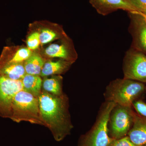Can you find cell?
I'll return each instance as SVG.
<instances>
[{
  "mask_svg": "<svg viewBox=\"0 0 146 146\" xmlns=\"http://www.w3.org/2000/svg\"><path fill=\"white\" fill-rule=\"evenodd\" d=\"M38 100L43 125L50 130L55 141H62L71 133L73 127L68 98L64 95L54 96L43 90Z\"/></svg>",
  "mask_w": 146,
  "mask_h": 146,
  "instance_id": "obj_1",
  "label": "cell"
},
{
  "mask_svg": "<svg viewBox=\"0 0 146 146\" xmlns=\"http://www.w3.org/2000/svg\"><path fill=\"white\" fill-rule=\"evenodd\" d=\"M145 90V86L143 82L118 78L111 82L107 86L105 96L107 102L122 106H131Z\"/></svg>",
  "mask_w": 146,
  "mask_h": 146,
  "instance_id": "obj_2",
  "label": "cell"
},
{
  "mask_svg": "<svg viewBox=\"0 0 146 146\" xmlns=\"http://www.w3.org/2000/svg\"><path fill=\"white\" fill-rule=\"evenodd\" d=\"M10 119L16 123L25 121L43 125L38 98L23 90L18 92L13 99Z\"/></svg>",
  "mask_w": 146,
  "mask_h": 146,
  "instance_id": "obj_3",
  "label": "cell"
},
{
  "mask_svg": "<svg viewBox=\"0 0 146 146\" xmlns=\"http://www.w3.org/2000/svg\"><path fill=\"white\" fill-rule=\"evenodd\" d=\"M115 103L107 102L103 108L98 121L91 133L85 139V146H110L115 139L110 137L108 123Z\"/></svg>",
  "mask_w": 146,
  "mask_h": 146,
  "instance_id": "obj_4",
  "label": "cell"
},
{
  "mask_svg": "<svg viewBox=\"0 0 146 146\" xmlns=\"http://www.w3.org/2000/svg\"><path fill=\"white\" fill-rule=\"evenodd\" d=\"M135 113L131 106H115L110 114L108 123L111 138L117 140L126 136L133 125Z\"/></svg>",
  "mask_w": 146,
  "mask_h": 146,
  "instance_id": "obj_5",
  "label": "cell"
},
{
  "mask_svg": "<svg viewBox=\"0 0 146 146\" xmlns=\"http://www.w3.org/2000/svg\"><path fill=\"white\" fill-rule=\"evenodd\" d=\"M124 78L146 82V54L131 47L123 60Z\"/></svg>",
  "mask_w": 146,
  "mask_h": 146,
  "instance_id": "obj_6",
  "label": "cell"
},
{
  "mask_svg": "<svg viewBox=\"0 0 146 146\" xmlns=\"http://www.w3.org/2000/svg\"><path fill=\"white\" fill-rule=\"evenodd\" d=\"M22 90L21 80H13L0 75V117L10 119L13 99Z\"/></svg>",
  "mask_w": 146,
  "mask_h": 146,
  "instance_id": "obj_7",
  "label": "cell"
},
{
  "mask_svg": "<svg viewBox=\"0 0 146 146\" xmlns=\"http://www.w3.org/2000/svg\"><path fill=\"white\" fill-rule=\"evenodd\" d=\"M129 31L132 36L131 47L146 54V21L138 11L128 12Z\"/></svg>",
  "mask_w": 146,
  "mask_h": 146,
  "instance_id": "obj_8",
  "label": "cell"
},
{
  "mask_svg": "<svg viewBox=\"0 0 146 146\" xmlns=\"http://www.w3.org/2000/svg\"><path fill=\"white\" fill-rule=\"evenodd\" d=\"M89 1L97 12L103 16L119 10L127 12L137 11L127 0H89Z\"/></svg>",
  "mask_w": 146,
  "mask_h": 146,
  "instance_id": "obj_9",
  "label": "cell"
},
{
  "mask_svg": "<svg viewBox=\"0 0 146 146\" xmlns=\"http://www.w3.org/2000/svg\"><path fill=\"white\" fill-rule=\"evenodd\" d=\"M127 135L133 144L146 146V118L135 113L133 125Z\"/></svg>",
  "mask_w": 146,
  "mask_h": 146,
  "instance_id": "obj_10",
  "label": "cell"
},
{
  "mask_svg": "<svg viewBox=\"0 0 146 146\" xmlns=\"http://www.w3.org/2000/svg\"><path fill=\"white\" fill-rule=\"evenodd\" d=\"M32 54L31 50L28 48L5 47L0 56V63H24Z\"/></svg>",
  "mask_w": 146,
  "mask_h": 146,
  "instance_id": "obj_11",
  "label": "cell"
},
{
  "mask_svg": "<svg viewBox=\"0 0 146 146\" xmlns=\"http://www.w3.org/2000/svg\"><path fill=\"white\" fill-rule=\"evenodd\" d=\"M45 53L48 57L59 58L72 62L74 61L76 56L72 45L68 42L60 45L52 44L47 47Z\"/></svg>",
  "mask_w": 146,
  "mask_h": 146,
  "instance_id": "obj_12",
  "label": "cell"
},
{
  "mask_svg": "<svg viewBox=\"0 0 146 146\" xmlns=\"http://www.w3.org/2000/svg\"><path fill=\"white\" fill-rule=\"evenodd\" d=\"M24 63H0V75L7 78L21 80L25 75Z\"/></svg>",
  "mask_w": 146,
  "mask_h": 146,
  "instance_id": "obj_13",
  "label": "cell"
},
{
  "mask_svg": "<svg viewBox=\"0 0 146 146\" xmlns=\"http://www.w3.org/2000/svg\"><path fill=\"white\" fill-rule=\"evenodd\" d=\"M23 90L38 98L42 93V80L38 75L26 74L22 79Z\"/></svg>",
  "mask_w": 146,
  "mask_h": 146,
  "instance_id": "obj_14",
  "label": "cell"
},
{
  "mask_svg": "<svg viewBox=\"0 0 146 146\" xmlns=\"http://www.w3.org/2000/svg\"><path fill=\"white\" fill-rule=\"evenodd\" d=\"M73 62L65 60L48 61L44 64L40 75L46 77L61 74L67 70Z\"/></svg>",
  "mask_w": 146,
  "mask_h": 146,
  "instance_id": "obj_15",
  "label": "cell"
},
{
  "mask_svg": "<svg viewBox=\"0 0 146 146\" xmlns=\"http://www.w3.org/2000/svg\"><path fill=\"white\" fill-rule=\"evenodd\" d=\"M44 63V60L40 55L32 54L31 56L24 62L26 73L28 74L40 75Z\"/></svg>",
  "mask_w": 146,
  "mask_h": 146,
  "instance_id": "obj_16",
  "label": "cell"
},
{
  "mask_svg": "<svg viewBox=\"0 0 146 146\" xmlns=\"http://www.w3.org/2000/svg\"><path fill=\"white\" fill-rule=\"evenodd\" d=\"M61 79V77L59 76L45 78L42 81L43 91L54 96H62L63 94Z\"/></svg>",
  "mask_w": 146,
  "mask_h": 146,
  "instance_id": "obj_17",
  "label": "cell"
},
{
  "mask_svg": "<svg viewBox=\"0 0 146 146\" xmlns=\"http://www.w3.org/2000/svg\"><path fill=\"white\" fill-rule=\"evenodd\" d=\"M59 36L60 35H58L56 33L51 30L44 29L39 33L40 43L42 44H44L50 43L57 39Z\"/></svg>",
  "mask_w": 146,
  "mask_h": 146,
  "instance_id": "obj_18",
  "label": "cell"
},
{
  "mask_svg": "<svg viewBox=\"0 0 146 146\" xmlns=\"http://www.w3.org/2000/svg\"><path fill=\"white\" fill-rule=\"evenodd\" d=\"M28 48L31 50H35L39 47L40 43L39 33L35 32L28 37L27 41Z\"/></svg>",
  "mask_w": 146,
  "mask_h": 146,
  "instance_id": "obj_19",
  "label": "cell"
},
{
  "mask_svg": "<svg viewBox=\"0 0 146 146\" xmlns=\"http://www.w3.org/2000/svg\"><path fill=\"white\" fill-rule=\"evenodd\" d=\"M138 12L146 14V0H127Z\"/></svg>",
  "mask_w": 146,
  "mask_h": 146,
  "instance_id": "obj_20",
  "label": "cell"
},
{
  "mask_svg": "<svg viewBox=\"0 0 146 146\" xmlns=\"http://www.w3.org/2000/svg\"><path fill=\"white\" fill-rule=\"evenodd\" d=\"M133 106L138 115L146 118V104L142 100L135 101Z\"/></svg>",
  "mask_w": 146,
  "mask_h": 146,
  "instance_id": "obj_21",
  "label": "cell"
},
{
  "mask_svg": "<svg viewBox=\"0 0 146 146\" xmlns=\"http://www.w3.org/2000/svg\"><path fill=\"white\" fill-rule=\"evenodd\" d=\"M110 146H138L133 144L130 141L129 138L128 136H125V137L117 139L115 140V141L112 142V144Z\"/></svg>",
  "mask_w": 146,
  "mask_h": 146,
  "instance_id": "obj_22",
  "label": "cell"
},
{
  "mask_svg": "<svg viewBox=\"0 0 146 146\" xmlns=\"http://www.w3.org/2000/svg\"><path fill=\"white\" fill-rule=\"evenodd\" d=\"M139 13H140V12H139ZM141 13V15H142V16H143V17H144V18H145V20L146 21V14H143V13Z\"/></svg>",
  "mask_w": 146,
  "mask_h": 146,
  "instance_id": "obj_23",
  "label": "cell"
},
{
  "mask_svg": "<svg viewBox=\"0 0 146 146\" xmlns=\"http://www.w3.org/2000/svg\"><path fill=\"white\" fill-rule=\"evenodd\" d=\"M145 91H146V87H145Z\"/></svg>",
  "mask_w": 146,
  "mask_h": 146,
  "instance_id": "obj_24",
  "label": "cell"
}]
</instances>
